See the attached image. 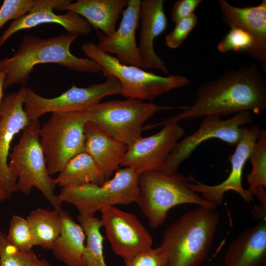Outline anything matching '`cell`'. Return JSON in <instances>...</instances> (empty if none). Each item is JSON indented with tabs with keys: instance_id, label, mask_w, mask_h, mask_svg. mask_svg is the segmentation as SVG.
Instances as JSON below:
<instances>
[{
	"instance_id": "1",
	"label": "cell",
	"mask_w": 266,
	"mask_h": 266,
	"mask_svg": "<svg viewBox=\"0 0 266 266\" xmlns=\"http://www.w3.org/2000/svg\"><path fill=\"white\" fill-rule=\"evenodd\" d=\"M195 100L177 114L150 129L210 116H226L242 111L259 114L266 110V80L258 66L252 64L227 70L220 76L204 82L197 89Z\"/></svg>"
},
{
	"instance_id": "2",
	"label": "cell",
	"mask_w": 266,
	"mask_h": 266,
	"mask_svg": "<svg viewBox=\"0 0 266 266\" xmlns=\"http://www.w3.org/2000/svg\"><path fill=\"white\" fill-rule=\"evenodd\" d=\"M78 37L68 33L46 38L24 35L12 56L0 60V72L4 74L3 90L16 84L25 86L35 66L40 64L54 63L74 71H102V67L95 61L71 53L70 47Z\"/></svg>"
},
{
	"instance_id": "3",
	"label": "cell",
	"mask_w": 266,
	"mask_h": 266,
	"mask_svg": "<svg viewBox=\"0 0 266 266\" xmlns=\"http://www.w3.org/2000/svg\"><path fill=\"white\" fill-rule=\"evenodd\" d=\"M219 220L215 209L199 206L172 223L160 245L168 266H199L203 263L208 258Z\"/></svg>"
},
{
	"instance_id": "4",
	"label": "cell",
	"mask_w": 266,
	"mask_h": 266,
	"mask_svg": "<svg viewBox=\"0 0 266 266\" xmlns=\"http://www.w3.org/2000/svg\"><path fill=\"white\" fill-rule=\"evenodd\" d=\"M40 126L39 119L32 121L23 130L18 142L11 148L8 168L17 180L18 191L29 194L35 187L59 211L62 203L55 194L57 180L48 172L39 137Z\"/></svg>"
},
{
	"instance_id": "5",
	"label": "cell",
	"mask_w": 266,
	"mask_h": 266,
	"mask_svg": "<svg viewBox=\"0 0 266 266\" xmlns=\"http://www.w3.org/2000/svg\"><path fill=\"white\" fill-rule=\"evenodd\" d=\"M140 194L136 203L147 218L150 227L159 228L165 222L172 207L191 203L215 209L188 186V178L178 171L171 175L158 171L141 172L138 176Z\"/></svg>"
},
{
	"instance_id": "6",
	"label": "cell",
	"mask_w": 266,
	"mask_h": 266,
	"mask_svg": "<svg viewBox=\"0 0 266 266\" xmlns=\"http://www.w3.org/2000/svg\"><path fill=\"white\" fill-rule=\"evenodd\" d=\"M81 50L89 59L119 80L120 95L127 99L151 100L190 83L188 78L181 75L162 76L137 66L123 65L115 56L103 52L92 42L84 43Z\"/></svg>"
},
{
	"instance_id": "7",
	"label": "cell",
	"mask_w": 266,
	"mask_h": 266,
	"mask_svg": "<svg viewBox=\"0 0 266 266\" xmlns=\"http://www.w3.org/2000/svg\"><path fill=\"white\" fill-rule=\"evenodd\" d=\"M139 174L133 168H119L111 179L101 185L88 184L64 187L58 197L62 203L74 205L79 214L93 217L105 207L136 202L140 194Z\"/></svg>"
},
{
	"instance_id": "8",
	"label": "cell",
	"mask_w": 266,
	"mask_h": 266,
	"mask_svg": "<svg viewBox=\"0 0 266 266\" xmlns=\"http://www.w3.org/2000/svg\"><path fill=\"white\" fill-rule=\"evenodd\" d=\"M182 107L161 106L128 98L100 102L87 110L86 114L88 121L128 146L141 136L144 124L156 112Z\"/></svg>"
},
{
	"instance_id": "9",
	"label": "cell",
	"mask_w": 266,
	"mask_h": 266,
	"mask_svg": "<svg viewBox=\"0 0 266 266\" xmlns=\"http://www.w3.org/2000/svg\"><path fill=\"white\" fill-rule=\"evenodd\" d=\"M86 111L52 113L40 126L39 137L49 174L60 173L68 161L84 152Z\"/></svg>"
},
{
	"instance_id": "10",
	"label": "cell",
	"mask_w": 266,
	"mask_h": 266,
	"mask_svg": "<svg viewBox=\"0 0 266 266\" xmlns=\"http://www.w3.org/2000/svg\"><path fill=\"white\" fill-rule=\"evenodd\" d=\"M104 82L81 88L74 84L60 96L47 98L25 86L24 108L30 121L36 120L47 113L86 111L105 97L120 94L119 80L106 70H102Z\"/></svg>"
},
{
	"instance_id": "11",
	"label": "cell",
	"mask_w": 266,
	"mask_h": 266,
	"mask_svg": "<svg viewBox=\"0 0 266 266\" xmlns=\"http://www.w3.org/2000/svg\"><path fill=\"white\" fill-rule=\"evenodd\" d=\"M252 122L253 117L249 111L235 113L227 119L219 116L204 118L197 131L178 141L158 172L167 175L174 174L197 147L208 139L217 138L229 145H236L243 135L241 126Z\"/></svg>"
},
{
	"instance_id": "12",
	"label": "cell",
	"mask_w": 266,
	"mask_h": 266,
	"mask_svg": "<svg viewBox=\"0 0 266 266\" xmlns=\"http://www.w3.org/2000/svg\"><path fill=\"white\" fill-rule=\"evenodd\" d=\"M242 129V137L236 145L233 153L229 157L231 170L224 181L217 185H208L192 176L188 177V187L197 193H201L202 198L216 208L223 204L224 195L230 190L237 192L249 203L254 201L253 196L242 186V174L245 163L260 134L261 129L255 125L248 128L243 125Z\"/></svg>"
},
{
	"instance_id": "13",
	"label": "cell",
	"mask_w": 266,
	"mask_h": 266,
	"mask_svg": "<svg viewBox=\"0 0 266 266\" xmlns=\"http://www.w3.org/2000/svg\"><path fill=\"white\" fill-rule=\"evenodd\" d=\"M185 132L178 123H171L152 135L140 136L128 146L120 166L133 168L139 173L159 171Z\"/></svg>"
},
{
	"instance_id": "14",
	"label": "cell",
	"mask_w": 266,
	"mask_h": 266,
	"mask_svg": "<svg viewBox=\"0 0 266 266\" xmlns=\"http://www.w3.org/2000/svg\"><path fill=\"white\" fill-rule=\"evenodd\" d=\"M100 212L111 249L124 260L152 248V235L135 214L115 206L105 207Z\"/></svg>"
},
{
	"instance_id": "15",
	"label": "cell",
	"mask_w": 266,
	"mask_h": 266,
	"mask_svg": "<svg viewBox=\"0 0 266 266\" xmlns=\"http://www.w3.org/2000/svg\"><path fill=\"white\" fill-rule=\"evenodd\" d=\"M25 86L3 97L0 118V185L10 196L18 192L17 180L11 175L8 158L15 135L30 123L24 108Z\"/></svg>"
},
{
	"instance_id": "16",
	"label": "cell",
	"mask_w": 266,
	"mask_h": 266,
	"mask_svg": "<svg viewBox=\"0 0 266 266\" xmlns=\"http://www.w3.org/2000/svg\"><path fill=\"white\" fill-rule=\"evenodd\" d=\"M71 1L72 0H34L30 11L10 22L9 26L1 35L2 45L17 32L47 23L60 25L66 31L67 33L76 34L79 36L90 34L93 28L78 14L70 11H67L63 14H57L53 12V9L57 7Z\"/></svg>"
},
{
	"instance_id": "17",
	"label": "cell",
	"mask_w": 266,
	"mask_h": 266,
	"mask_svg": "<svg viewBox=\"0 0 266 266\" xmlns=\"http://www.w3.org/2000/svg\"><path fill=\"white\" fill-rule=\"evenodd\" d=\"M141 2V0H128L118 30L110 36L98 31L97 45L103 52L114 54L121 64L144 69L135 39Z\"/></svg>"
},
{
	"instance_id": "18",
	"label": "cell",
	"mask_w": 266,
	"mask_h": 266,
	"mask_svg": "<svg viewBox=\"0 0 266 266\" xmlns=\"http://www.w3.org/2000/svg\"><path fill=\"white\" fill-rule=\"evenodd\" d=\"M222 19L231 28L237 27L250 34L254 46L250 56L261 65L266 73V0L257 6L243 7L231 5L226 0L218 1Z\"/></svg>"
},
{
	"instance_id": "19",
	"label": "cell",
	"mask_w": 266,
	"mask_h": 266,
	"mask_svg": "<svg viewBox=\"0 0 266 266\" xmlns=\"http://www.w3.org/2000/svg\"><path fill=\"white\" fill-rule=\"evenodd\" d=\"M163 0H141L139 12L140 31L138 48L144 69L160 70L166 74L169 71L165 62L155 52V39L166 29L167 18Z\"/></svg>"
},
{
	"instance_id": "20",
	"label": "cell",
	"mask_w": 266,
	"mask_h": 266,
	"mask_svg": "<svg viewBox=\"0 0 266 266\" xmlns=\"http://www.w3.org/2000/svg\"><path fill=\"white\" fill-rule=\"evenodd\" d=\"M84 134V151L94 161L106 181L109 180L119 168L128 146L89 121L85 124Z\"/></svg>"
},
{
	"instance_id": "21",
	"label": "cell",
	"mask_w": 266,
	"mask_h": 266,
	"mask_svg": "<svg viewBox=\"0 0 266 266\" xmlns=\"http://www.w3.org/2000/svg\"><path fill=\"white\" fill-rule=\"evenodd\" d=\"M225 266H266V219L241 232L229 244Z\"/></svg>"
},
{
	"instance_id": "22",
	"label": "cell",
	"mask_w": 266,
	"mask_h": 266,
	"mask_svg": "<svg viewBox=\"0 0 266 266\" xmlns=\"http://www.w3.org/2000/svg\"><path fill=\"white\" fill-rule=\"evenodd\" d=\"M60 6L55 10L75 13L84 18L97 31L108 36L116 31L119 16L128 0H78Z\"/></svg>"
},
{
	"instance_id": "23",
	"label": "cell",
	"mask_w": 266,
	"mask_h": 266,
	"mask_svg": "<svg viewBox=\"0 0 266 266\" xmlns=\"http://www.w3.org/2000/svg\"><path fill=\"white\" fill-rule=\"evenodd\" d=\"M61 231L52 251L55 258L66 266H86L83 260L86 235L80 224L69 213L59 210Z\"/></svg>"
},
{
	"instance_id": "24",
	"label": "cell",
	"mask_w": 266,
	"mask_h": 266,
	"mask_svg": "<svg viewBox=\"0 0 266 266\" xmlns=\"http://www.w3.org/2000/svg\"><path fill=\"white\" fill-rule=\"evenodd\" d=\"M56 179L62 188L88 184L101 185L106 181L99 167L85 151L70 159Z\"/></svg>"
},
{
	"instance_id": "25",
	"label": "cell",
	"mask_w": 266,
	"mask_h": 266,
	"mask_svg": "<svg viewBox=\"0 0 266 266\" xmlns=\"http://www.w3.org/2000/svg\"><path fill=\"white\" fill-rule=\"evenodd\" d=\"M27 220L34 246L51 250L60 233L61 222L59 211L37 208L30 212Z\"/></svg>"
},
{
	"instance_id": "26",
	"label": "cell",
	"mask_w": 266,
	"mask_h": 266,
	"mask_svg": "<svg viewBox=\"0 0 266 266\" xmlns=\"http://www.w3.org/2000/svg\"><path fill=\"white\" fill-rule=\"evenodd\" d=\"M252 168L247 175V191L260 201H266V131L261 129L260 134L251 152L249 158Z\"/></svg>"
},
{
	"instance_id": "27",
	"label": "cell",
	"mask_w": 266,
	"mask_h": 266,
	"mask_svg": "<svg viewBox=\"0 0 266 266\" xmlns=\"http://www.w3.org/2000/svg\"><path fill=\"white\" fill-rule=\"evenodd\" d=\"M77 219L86 235V244L83 254L85 266H107L103 255L104 238L100 232L103 227L101 219L81 214L78 215Z\"/></svg>"
},
{
	"instance_id": "28",
	"label": "cell",
	"mask_w": 266,
	"mask_h": 266,
	"mask_svg": "<svg viewBox=\"0 0 266 266\" xmlns=\"http://www.w3.org/2000/svg\"><path fill=\"white\" fill-rule=\"evenodd\" d=\"M0 257L1 266H51L45 259L39 258L31 250L22 251L11 245L0 229Z\"/></svg>"
},
{
	"instance_id": "29",
	"label": "cell",
	"mask_w": 266,
	"mask_h": 266,
	"mask_svg": "<svg viewBox=\"0 0 266 266\" xmlns=\"http://www.w3.org/2000/svg\"><path fill=\"white\" fill-rule=\"evenodd\" d=\"M6 239L20 251L32 250L34 246L33 240L27 219L19 215L13 216L10 221Z\"/></svg>"
},
{
	"instance_id": "30",
	"label": "cell",
	"mask_w": 266,
	"mask_h": 266,
	"mask_svg": "<svg viewBox=\"0 0 266 266\" xmlns=\"http://www.w3.org/2000/svg\"><path fill=\"white\" fill-rule=\"evenodd\" d=\"M254 46V40L250 34L240 28L233 27L217 44V48L222 53L245 51L250 56Z\"/></svg>"
},
{
	"instance_id": "31",
	"label": "cell",
	"mask_w": 266,
	"mask_h": 266,
	"mask_svg": "<svg viewBox=\"0 0 266 266\" xmlns=\"http://www.w3.org/2000/svg\"><path fill=\"white\" fill-rule=\"evenodd\" d=\"M124 261L125 266H168L167 256L160 246L138 252Z\"/></svg>"
},
{
	"instance_id": "32",
	"label": "cell",
	"mask_w": 266,
	"mask_h": 266,
	"mask_svg": "<svg viewBox=\"0 0 266 266\" xmlns=\"http://www.w3.org/2000/svg\"><path fill=\"white\" fill-rule=\"evenodd\" d=\"M34 0H4L0 8V31L8 21L16 20L31 10ZM0 35V47L1 46Z\"/></svg>"
},
{
	"instance_id": "33",
	"label": "cell",
	"mask_w": 266,
	"mask_h": 266,
	"mask_svg": "<svg viewBox=\"0 0 266 266\" xmlns=\"http://www.w3.org/2000/svg\"><path fill=\"white\" fill-rule=\"evenodd\" d=\"M198 22V16L193 13L175 23L173 30L165 37L166 45L171 49L178 48L186 39Z\"/></svg>"
},
{
	"instance_id": "34",
	"label": "cell",
	"mask_w": 266,
	"mask_h": 266,
	"mask_svg": "<svg viewBox=\"0 0 266 266\" xmlns=\"http://www.w3.org/2000/svg\"><path fill=\"white\" fill-rule=\"evenodd\" d=\"M202 0H178L173 5L171 12L172 21L176 23L194 13Z\"/></svg>"
},
{
	"instance_id": "35",
	"label": "cell",
	"mask_w": 266,
	"mask_h": 266,
	"mask_svg": "<svg viewBox=\"0 0 266 266\" xmlns=\"http://www.w3.org/2000/svg\"><path fill=\"white\" fill-rule=\"evenodd\" d=\"M266 202H261L260 204L253 207L251 212L254 218L260 220L266 218Z\"/></svg>"
},
{
	"instance_id": "36",
	"label": "cell",
	"mask_w": 266,
	"mask_h": 266,
	"mask_svg": "<svg viewBox=\"0 0 266 266\" xmlns=\"http://www.w3.org/2000/svg\"><path fill=\"white\" fill-rule=\"evenodd\" d=\"M4 74L3 72H0V108L2 100L4 96L3 91V81Z\"/></svg>"
},
{
	"instance_id": "37",
	"label": "cell",
	"mask_w": 266,
	"mask_h": 266,
	"mask_svg": "<svg viewBox=\"0 0 266 266\" xmlns=\"http://www.w3.org/2000/svg\"><path fill=\"white\" fill-rule=\"evenodd\" d=\"M10 197L0 185V202L9 199Z\"/></svg>"
},
{
	"instance_id": "38",
	"label": "cell",
	"mask_w": 266,
	"mask_h": 266,
	"mask_svg": "<svg viewBox=\"0 0 266 266\" xmlns=\"http://www.w3.org/2000/svg\"><path fill=\"white\" fill-rule=\"evenodd\" d=\"M0 266H1L0 257Z\"/></svg>"
}]
</instances>
